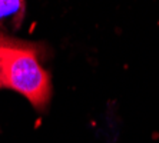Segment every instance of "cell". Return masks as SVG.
Listing matches in <instances>:
<instances>
[{
    "mask_svg": "<svg viewBox=\"0 0 159 143\" xmlns=\"http://www.w3.org/2000/svg\"><path fill=\"white\" fill-rule=\"evenodd\" d=\"M9 42H11V39H7V37H4L3 34H0V44L9 43Z\"/></svg>",
    "mask_w": 159,
    "mask_h": 143,
    "instance_id": "3",
    "label": "cell"
},
{
    "mask_svg": "<svg viewBox=\"0 0 159 143\" xmlns=\"http://www.w3.org/2000/svg\"><path fill=\"white\" fill-rule=\"evenodd\" d=\"M0 89H11L26 97L36 109L48 106L52 82L33 49L23 43L0 44Z\"/></svg>",
    "mask_w": 159,
    "mask_h": 143,
    "instance_id": "1",
    "label": "cell"
},
{
    "mask_svg": "<svg viewBox=\"0 0 159 143\" xmlns=\"http://www.w3.org/2000/svg\"><path fill=\"white\" fill-rule=\"evenodd\" d=\"M26 3L19 0H0V23L11 22L15 27H19L25 17Z\"/></svg>",
    "mask_w": 159,
    "mask_h": 143,
    "instance_id": "2",
    "label": "cell"
}]
</instances>
